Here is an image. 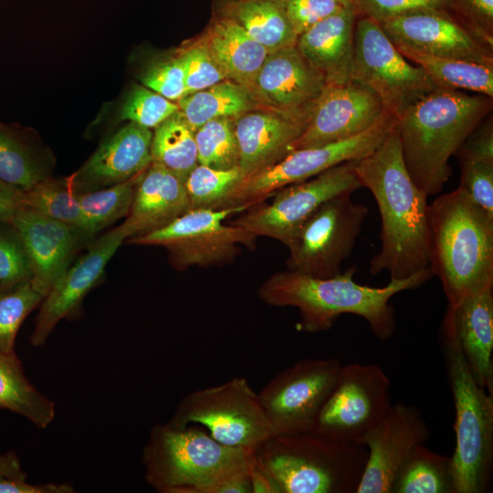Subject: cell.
<instances>
[{
  "mask_svg": "<svg viewBox=\"0 0 493 493\" xmlns=\"http://www.w3.org/2000/svg\"><path fill=\"white\" fill-rule=\"evenodd\" d=\"M354 167L381 215V248L371 259L370 273L388 271L391 278L404 279L429 267L428 196L408 173L396 124Z\"/></svg>",
  "mask_w": 493,
  "mask_h": 493,
  "instance_id": "cell-1",
  "label": "cell"
},
{
  "mask_svg": "<svg viewBox=\"0 0 493 493\" xmlns=\"http://www.w3.org/2000/svg\"><path fill=\"white\" fill-rule=\"evenodd\" d=\"M355 271L351 267L330 278L280 271L265 280L257 294L270 306L296 308L300 317L299 328L303 331L330 330L341 315L353 314L368 322L376 338L385 341L396 330L392 297L416 288L433 277L427 267L408 278H391L386 286L372 288L355 282Z\"/></svg>",
  "mask_w": 493,
  "mask_h": 493,
  "instance_id": "cell-2",
  "label": "cell"
},
{
  "mask_svg": "<svg viewBox=\"0 0 493 493\" xmlns=\"http://www.w3.org/2000/svg\"><path fill=\"white\" fill-rule=\"evenodd\" d=\"M492 108L493 98L440 88L397 117L405 167L427 196L442 190L451 174L450 157Z\"/></svg>",
  "mask_w": 493,
  "mask_h": 493,
  "instance_id": "cell-3",
  "label": "cell"
},
{
  "mask_svg": "<svg viewBox=\"0 0 493 493\" xmlns=\"http://www.w3.org/2000/svg\"><path fill=\"white\" fill-rule=\"evenodd\" d=\"M429 268L448 306L493 287V216L461 188L428 205Z\"/></svg>",
  "mask_w": 493,
  "mask_h": 493,
  "instance_id": "cell-4",
  "label": "cell"
},
{
  "mask_svg": "<svg viewBox=\"0 0 493 493\" xmlns=\"http://www.w3.org/2000/svg\"><path fill=\"white\" fill-rule=\"evenodd\" d=\"M253 452L225 446L192 425L156 424L142 449L144 477L160 493H216L248 470Z\"/></svg>",
  "mask_w": 493,
  "mask_h": 493,
  "instance_id": "cell-5",
  "label": "cell"
},
{
  "mask_svg": "<svg viewBox=\"0 0 493 493\" xmlns=\"http://www.w3.org/2000/svg\"><path fill=\"white\" fill-rule=\"evenodd\" d=\"M254 456L280 493H357L368 449L305 432L272 435Z\"/></svg>",
  "mask_w": 493,
  "mask_h": 493,
  "instance_id": "cell-6",
  "label": "cell"
},
{
  "mask_svg": "<svg viewBox=\"0 0 493 493\" xmlns=\"http://www.w3.org/2000/svg\"><path fill=\"white\" fill-rule=\"evenodd\" d=\"M440 344L455 407V493H485L493 470V394L475 380L444 315Z\"/></svg>",
  "mask_w": 493,
  "mask_h": 493,
  "instance_id": "cell-7",
  "label": "cell"
},
{
  "mask_svg": "<svg viewBox=\"0 0 493 493\" xmlns=\"http://www.w3.org/2000/svg\"><path fill=\"white\" fill-rule=\"evenodd\" d=\"M167 423L200 424L217 442L252 451L272 435L258 394L244 377L186 394Z\"/></svg>",
  "mask_w": 493,
  "mask_h": 493,
  "instance_id": "cell-8",
  "label": "cell"
},
{
  "mask_svg": "<svg viewBox=\"0 0 493 493\" xmlns=\"http://www.w3.org/2000/svg\"><path fill=\"white\" fill-rule=\"evenodd\" d=\"M396 121V115L387 111L374 125L353 137L290 152L276 163L244 178L221 209L254 207L280 188L312 178L340 163L366 157L384 141Z\"/></svg>",
  "mask_w": 493,
  "mask_h": 493,
  "instance_id": "cell-9",
  "label": "cell"
},
{
  "mask_svg": "<svg viewBox=\"0 0 493 493\" xmlns=\"http://www.w3.org/2000/svg\"><path fill=\"white\" fill-rule=\"evenodd\" d=\"M247 209V205H239L190 210L160 229L127 239V243L165 247L171 264L179 270L225 265L239 254L240 246L256 245L255 235L225 223L229 216Z\"/></svg>",
  "mask_w": 493,
  "mask_h": 493,
  "instance_id": "cell-10",
  "label": "cell"
},
{
  "mask_svg": "<svg viewBox=\"0 0 493 493\" xmlns=\"http://www.w3.org/2000/svg\"><path fill=\"white\" fill-rule=\"evenodd\" d=\"M351 79L372 89L396 117L442 88L399 52L376 21L363 16L355 23Z\"/></svg>",
  "mask_w": 493,
  "mask_h": 493,
  "instance_id": "cell-11",
  "label": "cell"
},
{
  "mask_svg": "<svg viewBox=\"0 0 493 493\" xmlns=\"http://www.w3.org/2000/svg\"><path fill=\"white\" fill-rule=\"evenodd\" d=\"M390 390V379L379 365H341L310 432L336 441L362 444L363 436L389 411Z\"/></svg>",
  "mask_w": 493,
  "mask_h": 493,
  "instance_id": "cell-12",
  "label": "cell"
},
{
  "mask_svg": "<svg viewBox=\"0 0 493 493\" xmlns=\"http://www.w3.org/2000/svg\"><path fill=\"white\" fill-rule=\"evenodd\" d=\"M368 214V207L353 201L349 193L326 201L287 244L288 270L315 278L340 274Z\"/></svg>",
  "mask_w": 493,
  "mask_h": 493,
  "instance_id": "cell-13",
  "label": "cell"
},
{
  "mask_svg": "<svg viewBox=\"0 0 493 493\" xmlns=\"http://www.w3.org/2000/svg\"><path fill=\"white\" fill-rule=\"evenodd\" d=\"M355 161L335 165L308 180L276 191L268 205L259 204L230 222L257 236L278 240L285 246L304 222L326 201L362 187Z\"/></svg>",
  "mask_w": 493,
  "mask_h": 493,
  "instance_id": "cell-14",
  "label": "cell"
},
{
  "mask_svg": "<svg viewBox=\"0 0 493 493\" xmlns=\"http://www.w3.org/2000/svg\"><path fill=\"white\" fill-rule=\"evenodd\" d=\"M341 365L337 358L302 359L262 388L257 394L272 435L311 431Z\"/></svg>",
  "mask_w": 493,
  "mask_h": 493,
  "instance_id": "cell-15",
  "label": "cell"
},
{
  "mask_svg": "<svg viewBox=\"0 0 493 493\" xmlns=\"http://www.w3.org/2000/svg\"><path fill=\"white\" fill-rule=\"evenodd\" d=\"M378 24L397 48L493 68V46L455 12L419 10Z\"/></svg>",
  "mask_w": 493,
  "mask_h": 493,
  "instance_id": "cell-16",
  "label": "cell"
},
{
  "mask_svg": "<svg viewBox=\"0 0 493 493\" xmlns=\"http://www.w3.org/2000/svg\"><path fill=\"white\" fill-rule=\"evenodd\" d=\"M326 83L296 46L268 53L249 91L260 108L307 124Z\"/></svg>",
  "mask_w": 493,
  "mask_h": 493,
  "instance_id": "cell-17",
  "label": "cell"
},
{
  "mask_svg": "<svg viewBox=\"0 0 493 493\" xmlns=\"http://www.w3.org/2000/svg\"><path fill=\"white\" fill-rule=\"evenodd\" d=\"M429 437L430 429L415 405L392 404L384 417L362 439L368 457L357 493H390L401 464Z\"/></svg>",
  "mask_w": 493,
  "mask_h": 493,
  "instance_id": "cell-18",
  "label": "cell"
},
{
  "mask_svg": "<svg viewBox=\"0 0 493 493\" xmlns=\"http://www.w3.org/2000/svg\"><path fill=\"white\" fill-rule=\"evenodd\" d=\"M387 111L380 97L358 81L326 86L294 150L353 137L374 125Z\"/></svg>",
  "mask_w": 493,
  "mask_h": 493,
  "instance_id": "cell-19",
  "label": "cell"
},
{
  "mask_svg": "<svg viewBox=\"0 0 493 493\" xmlns=\"http://www.w3.org/2000/svg\"><path fill=\"white\" fill-rule=\"evenodd\" d=\"M129 238L124 223L89 244V249L69 266L41 301L30 336L33 346H41L60 320L75 313L86 295L102 278L105 267L121 245Z\"/></svg>",
  "mask_w": 493,
  "mask_h": 493,
  "instance_id": "cell-20",
  "label": "cell"
},
{
  "mask_svg": "<svg viewBox=\"0 0 493 493\" xmlns=\"http://www.w3.org/2000/svg\"><path fill=\"white\" fill-rule=\"evenodd\" d=\"M19 236L31 267L30 281L44 298L70 266L80 246L78 230L26 207L8 222Z\"/></svg>",
  "mask_w": 493,
  "mask_h": 493,
  "instance_id": "cell-21",
  "label": "cell"
},
{
  "mask_svg": "<svg viewBox=\"0 0 493 493\" xmlns=\"http://www.w3.org/2000/svg\"><path fill=\"white\" fill-rule=\"evenodd\" d=\"M153 131L128 122L103 141L87 162L66 178L77 194L123 183L152 163Z\"/></svg>",
  "mask_w": 493,
  "mask_h": 493,
  "instance_id": "cell-22",
  "label": "cell"
},
{
  "mask_svg": "<svg viewBox=\"0 0 493 493\" xmlns=\"http://www.w3.org/2000/svg\"><path fill=\"white\" fill-rule=\"evenodd\" d=\"M306 125L263 108L249 110L236 119L238 167L245 178L294 151L295 142Z\"/></svg>",
  "mask_w": 493,
  "mask_h": 493,
  "instance_id": "cell-23",
  "label": "cell"
},
{
  "mask_svg": "<svg viewBox=\"0 0 493 493\" xmlns=\"http://www.w3.org/2000/svg\"><path fill=\"white\" fill-rule=\"evenodd\" d=\"M188 211L184 181L152 162L137 184L130 213L123 223L129 238H133L160 229Z\"/></svg>",
  "mask_w": 493,
  "mask_h": 493,
  "instance_id": "cell-24",
  "label": "cell"
},
{
  "mask_svg": "<svg viewBox=\"0 0 493 493\" xmlns=\"http://www.w3.org/2000/svg\"><path fill=\"white\" fill-rule=\"evenodd\" d=\"M357 13L343 8L299 35L296 47L323 78L326 86L351 80Z\"/></svg>",
  "mask_w": 493,
  "mask_h": 493,
  "instance_id": "cell-25",
  "label": "cell"
},
{
  "mask_svg": "<svg viewBox=\"0 0 493 493\" xmlns=\"http://www.w3.org/2000/svg\"><path fill=\"white\" fill-rule=\"evenodd\" d=\"M445 316L476 382L493 394V287L447 305Z\"/></svg>",
  "mask_w": 493,
  "mask_h": 493,
  "instance_id": "cell-26",
  "label": "cell"
},
{
  "mask_svg": "<svg viewBox=\"0 0 493 493\" xmlns=\"http://www.w3.org/2000/svg\"><path fill=\"white\" fill-rule=\"evenodd\" d=\"M200 38L226 79L249 92L268 51L235 21L215 13Z\"/></svg>",
  "mask_w": 493,
  "mask_h": 493,
  "instance_id": "cell-27",
  "label": "cell"
},
{
  "mask_svg": "<svg viewBox=\"0 0 493 493\" xmlns=\"http://www.w3.org/2000/svg\"><path fill=\"white\" fill-rule=\"evenodd\" d=\"M213 13L235 21L268 53L296 46L284 0H215Z\"/></svg>",
  "mask_w": 493,
  "mask_h": 493,
  "instance_id": "cell-28",
  "label": "cell"
},
{
  "mask_svg": "<svg viewBox=\"0 0 493 493\" xmlns=\"http://www.w3.org/2000/svg\"><path fill=\"white\" fill-rule=\"evenodd\" d=\"M52 159L32 134L0 122V180L26 192L51 176Z\"/></svg>",
  "mask_w": 493,
  "mask_h": 493,
  "instance_id": "cell-29",
  "label": "cell"
},
{
  "mask_svg": "<svg viewBox=\"0 0 493 493\" xmlns=\"http://www.w3.org/2000/svg\"><path fill=\"white\" fill-rule=\"evenodd\" d=\"M176 103L194 131L209 121L237 119L249 110L260 108L245 88L229 80L187 94Z\"/></svg>",
  "mask_w": 493,
  "mask_h": 493,
  "instance_id": "cell-30",
  "label": "cell"
},
{
  "mask_svg": "<svg viewBox=\"0 0 493 493\" xmlns=\"http://www.w3.org/2000/svg\"><path fill=\"white\" fill-rule=\"evenodd\" d=\"M0 408L26 417L39 428H46L55 417L54 402L29 383L15 352L0 351Z\"/></svg>",
  "mask_w": 493,
  "mask_h": 493,
  "instance_id": "cell-31",
  "label": "cell"
},
{
  "mask_svg": "<svg viewBox=\"0 0 493 493\" xmlns=\"http://www.w3.org/2000/svg\"><path fill=\"white\" fill-rule=\"evenodd\" d=\"M390 493H455L451 457L416 446L397 469Z\"/></svg>",
  "mask_w": 493,
  "mask_h": 493,
  "instance_id": "cell-32",
  "label": "cell"
},
{
  "mask_svg": "<svg viewBox=\"0 0 493 493\" xmlns=\"http://www.w3.org/2000/svg\"><path fill=\"white\" fill-rule=\"evenodd\" d=\"M142 173L123 183L78 194L82 214V226L79 232L81 244L89 242L99 232L127 217Z\"/></svg>",
  "mask_w": 493,
  "mask_h": 493,
  "instance_id": "cell-33",
  "label": "cell"
},
{
  "mask_svg": "<svg viewBox=\"0 0 493 493\" xmlns=\"http://www.w3.org/2000/svg\"><path fill=\"white\" fill-rule=\"evenodd\" d=\"M152 131V162L184 181L198 164L194 131L180 110Z\"/></svg>",
  "mask_w": 493,
  "mask_h": 493,
  "instance_id": "cell-34",
  "label": "cell"
},
{
  "mask_svg": "<svg viewBox=\"0 0 493 493\" xmlns=\"http://www.w3.org/2000/svg\"><path fill=\"white\" fill-rule=\"evenodd\" d=\"M397 49L407 60L422 68L440 87L471 90L493 98V68L463 59L427 56L405 48Z\"/></svg>",
  "mask_w": 493,
  "mask_h": 493,
  "instance_id": "cell-35",
  "label": "cell"
},
{
  "mask_svg": "<svg viewBox=\"0 0 493 493\" xmlns=\"http://www.w3.org/2000/svg\"><path fill=\"white\" fill-rule=\"evenodd\" d=\"M23 207L73 226L78 233L82 226L78 194L66 178L54 179L50 176L26 191Z\"/></svg>",
  "mask_w": 493,
  "mask_h": 493,
  "instance_id": "cell-36",
  "label": "cell"
},
{
  "mask_svg": "<svg viewBox=\"0 0 493 493\" xmlns=\"http://www.w3.org/2000/svg\"><path fill=\"white\" fill-rule=\"evenodd\" d=\"M244 178L239 167L222 170L197 164L184 179L190 210L221 209Z\"/></svg>",
  "mask_w": 493,
  "mask_h": 493,
  "instance_id": "cell-37",
  "label": "cell"
},
{
  "mask_svg": "<svg viewBox=\"0 0 493 493\" xmlns=\"http://www.w3.org/2000/svg\"><path fill=\"white\" fill-rule=\"evenodd\" d=\"M235 121L228 118L212 120L194 131L198 164L222 170L238 167Z\"/></svg>",
  "mask_w": 493,
  "mask_h": 493,
  "instance_id": "cell-38",
  "label": "cell"
},
{
  "mask_svg": "<svg viewBox=\"0 0 493 493\" xmlns=\"http://www.w3.org/2000/svg\"><path fill=\"white\" fill-rule=\"evenodd\" d=\"M43 299L30 279L0 288L1 351L15 352V341L22 322Z\"/></svg>",
  "mask_w": 493,
  "mask_h": 493,
  "instance_id": "cell-39",
  "label": "cell"
},
{
  "mask_svg": "<svg viewBox=\"0 0 493 493\" xmlns=\"http://www.w3.org/2000/svg\"><path fill=\"white\" fill-rule=\"evenodd\" d=\"M179 110L171 101L143 85H133L124 98L117 121H128L153 130Z\"/></svg>",
  "mask_w": 493,
  "mask_h": 493,
  "instance_id": "cell-40",
  "label": "cell"
},
{
  "mask_svg": "<svg viewBox=\"0 0 493 493\" xmlns=\"http://www.w3.org/2000/svg\"><path fill=\"white\" fill-rule=\"evenodd\" d=\"M176 52L184 71L186 95L226 80L201 38Z\"/></svg>",
  "mask_w": 493,
  "mask_h": 493,
  "instance_id": "cell-41",
  "label": "cell"
},
{
  "mask_svg": "<svg viewBox=\"0 0 493 493\" xmlns=\"http://www.w3.org/2000/svg\"><path fill=\"white\" fill-rule=\"evenodd\" d=\"M461 167V187L493 216V158L456 152Z\"/></svg>",
  "mask_w": 493,
  "mask_h": 493,
  "instance_id": "cell-42",
  "label": "cell"
},
{
  "mask_svg": "<svg viewBox=\"0 0 493 493\" xmlns=\"http://www.w3.org/2000/svg\"><path fill=\"white\" fill-rule=\"evenodd\" d=\"M139 79L143 86L173 102L186 95L184 71L176 50L152 60L142 70Z\"/></svg>",
  "mask_w": 493,
  "mask_h": 493,
  "instance_id": "cell-43",
  "label": "cell"
},
{
  "mask_svg": "<svg viewBox=\"0 0 493 493\" xmlns=\"http://www.w3.org/2000/svg\"><path fill=\"white\" fill-rule=\"evenodd\" d=\"M31 278L23 244L13 226L0 221V288Z\"/></svg>",
  "mask_w": 493,
  "mask_h": 493,
  "instance_id": "cell-44",
  "label": "cell"
},
{
  "mask_svg": "<svg viewBox=\"0 0 493 493\" xmlns=\"http://www.w3.org/2000/svg\"><path fill=\"white\" fill-rule=\"evenodd\" d=\"M358 16L369 17L377 23L384 20L426 9H439L455 12L453 0H354Z\"/></svg>",
  "mask_w": 493,
  "mask_h": 493,
  "instance_id": "cell-45",
  "label": "cell"
},
{
  "mask_svg": "<svg viewBox=\"0 0 493 493\" xmlns=\"http://www.w3.org/2000/svg\"><path fill=\"white\" fill-rule=\"evenodd\" d=\"M288 18L299 37L342 7L332 0H284Z\"/></svg>",
  "mask_w": 493,
  "mask_h": 493,
  "instance_id": "cell-46",
  "label": "cell"
},
{
  "mask_svg": "<svg viewBox=\"0 0 493 493\" xmlns=\"http://www.w3.org/2000/svg\"><path fill=\"white\" fill-rule=\"evenodd\" d=\"M457 15L493 46V0H453Z\"/></svg>",
  "mask_w": 493,
  "mask_h": 493,
  "instance_id": "cell-47",
  "label": "cell"
},
{
  "mask_svg": "<svg viewBox=\"0 0 493 493\" xmlns=\"http://www.w3.org/2000/svg\"><path fill=\"white\" fill-rule=\"evenodd\" d=\"M68 483L29 484L26 479L0 477V493H72Z\"/></svg>",
  "mask_w": 493,
  "mask_h": 493,
  "instance_id": "cell-48",
  "label": "cell"
},
{
  "mask_svg": "<svg viewBox=\"0 0 493 493\" xmlns=\"http://www.w3.org/2000/svg\"><path fill=\"white\" fill-rule=\"evenodd\" d=\"M25 192L0 180V221L8 223L15 213L23 206Z\"/></svg>",
  "mask_w": 493,
  "mask_h": 493,
  "instance_id": "cell-49",
  "label": "cell"
},
{
  "mask_svg": "<svg viewBox=\"0 0 493 493\" xmlns=\"http://www.w3.org/2000/svg\"><path fill=\"white\" fill-rule=\"evenodd\" d=\"M248 475L252 493H280L278 485L257 463L254 452L248 462Z\"/></svg>",
  "mask_w": 493,
  "mask_h": 493,
  "instance_id": "cell-50",
  "label": "cell"
},
{
  "mask_svg": "<svg viewBox=\"0 0 493 493\" xmlns=\"http://www.w3.org/2000/svg\"><path fill=\"white\" fill-rule=\"evenodd\" d=\"M0 477L26 479L18 456L9 451L0 455Z\"/></svg>",
  "mask_w": 493,
  "mask_h": 493,
  "instance_id": "cell-51",
  "label": "cell"
},
{
  "mask_svg": "<svg viewBox=\"0 0 493 493\" xmlns=\"http://www.w3.org/2000/svg\"><path fill=\"white\" fill-rule=\"evenodd\" d=\"M346 9H351L355 11L354 0H332ZM356 12V11H355Z\"/></svg>",
  "mask_w": 493,
  "mask_h": 493,
  "instance_id": "cell-52",
  "label": "cell"
}]
</instances>
